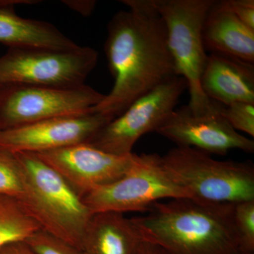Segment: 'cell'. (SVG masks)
<instances>
[{
    "label": "cell",
    "instance_id": "obj_19",
    "mask_svg": "<svg viewBox=\"0 0 254 254\" xmlns=\"http://www.w3.org/2000/svg\"><path fill=\"white\" fill-rule=\"evenodd\" d=\"M233 220L244 254H254V200L234 203Z\"/></svg>",
    "mask_w": 254,
    "mask_h": 254
},
{
    "label": "cell",
    "instance_id": "obj_8",
    "mask_svg": "<svg viewBox=\"0 0 254 254\" xmlns=\"http://www.w3.org/2000/svg\"><path fill=\"white\" fill-rule=\"evenodd\" d=\"M105 95L86 84L75 87L1 85V130L49 119L93 113Z\"/></svg>",
    "mask_w": 254,
    "mask_h": 254
},
{
    "label": "cell",
    "instance_id": "obj_26",
    "mask_svg": "<svg viewBox=\"0 0 254 254\" xmlns=\"http://www.w3.org/2000/svg\"><path fill=\"white\" fill-rule=\"evenodd\" d=\"M0 131H1V127H0Z\"/></svg>",
    "mask_w": 254,
    "mask_h": 254
},
{
    "label": "cell",
    "instance_id": "obj_1",
    "mask_svg": "<svg viewBox=\"0 0 254 254\" xmlns=\"http://www.w3.org/2000/svg\"><path fill=\"white\" fill-rule=\"evenodd\" d=\"M121 2L128 10L110 19L104 46L114 86L92 109L112 120L138 98L178 76L165 23L150 0Z\"/></svg>",
    "mask_w": 254,
    "mask_h": 254
},
{
    "label": "cell",
    "instance_id": "obj_23",
    "mask_svg": "<svg viewBox=\"0 0 254 254\" xmlns=\"http://www.w3.org/2000/svg\"><path fill=\"white\" fill-rule=\"evenodd\" d=\"M0 254H38L24 241L11 242L0 248Z\"/></svg>",
    "mask_w": 254,
    "mask_h": 254
},
{
    "label": "cell",
    "instance_id": "obj_10",
    "mask_svg": "<svg viewBox=\"0 0 254 254\" xmlns=\"http://www.w3.org/2000/svg\"><path fill=\"white\" fill-rule=\"evenodd\" d=\"M36 154L63 177L81 198L123 177L136 154L107 153L88 143H78Z\"/></svg>",
    "mask_w": 254,
    "mask_h": 254
},
{
    "label": "cell",
    "instance_id": "obj_15",
    "mask_svg": "<svg viewBox=\"0 0 254 254\" xmlns=\"http://www.w3.org/2000/svg\"><path fill=\"white\" fill-rule=\"evenodd\" d=\"M203 46L210 54H218L254 63V30L247 27L215 1L208 11L202 30Z\"/></svg>",
    "mask_w": 254,
    "mask_h": 254
},
{
    "label": "cell",
    "instance_id": "obj_6",
    "mask_svg": "<svg viewBox=\"0 0 254 254\" xmlns=\"http://www.w3.org/2000/svg\"><path fill=\"white\" fill-rule=\"evenodd\" d=\"M193 198L167 172L161 155H136L134 163L123 177L97 189L82 198L92 214L113 211H148L154 203L173 198ZM194 199V198H193Z\"/></svg>",
    "mask_w": 254,
    "mask_h": 254
},
{
    "label": "cell",
    "instance_id": "obj_21",
    "mask_svg": "<svg viewBox=\"0 0 254 254\" xmlns=\"http://www.w3.org/2000/svg\"><path fill=\"white\" fill-rule=\"evenodd\" d=\"M24 242L38 254H83L79 249L41 230Z\"/></svg>",
    "mask_w": 254,
    "mask_h": 254
},
{
    "label": "cell",
    "instance_id": "obj_5",
    "mask_svg": "<svg viewBox=\"0 0 254 254\" xmlns=\"http://www.w3.org/2000/svg\"><path fill=\"white\" fill-rule=\"evenodd\" d=\"M167 172L194 199L215 203L254 200L251 161L215 160L193 148L177 146L161 156Z\"/></svg>",
    "mask_w": 254,
    "mask_h": 254
},
{
    "label": "cell",
    "instance_id": "obj_11",
    "mask_svg": "<svg viewBox=\"0 0 254 254\" xmlns=\"http://www.w3.org/2000/svg\"><path fill=\"white\" fill-rule=\"evenodd\" d=\"M195 115L188 105L175 109L155 131L177 146L195 148L208 153L225 155L237 149L254 151V140L235 131L221 114V108Z\"/></svg>",
    "mask_w": 254,
    "mask_h": 254
},
{
    "label": "cell",
    "instance_id": "obj_9",
    "mask_svg": "<svg viewBox=\"0 0 254 254\" xmlns=\"http://www.w3.org/2000/svg\"><path fill=\"white\" fill-rule=\"evenodd\" d=\"M186 89V80L182 76L169 78L135 100L122 115L103 127L88 143L114 155L132 153L136 141L143 135L155 132L173 113Z\"/></svg>",
    "mask_w": 254,
    "mask_h": 254
},
{
    "label": "cell",
    "instance_id": "obj_22",
    "mask_svg": "<svg viewBox=\"0 0 254 254\" xmlns=\"http://www.w3.org/2000/svg\"><path fill=\"white\" fill-rule=\"evenodd\" d=\"M221 2L247 27L254 30V0H224Z\"/></svg>",
    "mask_w": 254,
    "mask_h": 254
},
{
    "label": "cell",
    "instance_id": "obj_2",
    "mask_svg": "<svg viewBox=\"0 0 254 254\" xmlns=\"http://www.w3.org/2000/svg\"><path fill=\"white\" fill-rule=\"evenodd\" d=\"M234 203L180 198L154 203L131 218L142 241L165 254H244L233 220Z\"/></svg>",
    "mask_w": 254,
    "mask_h": 254
},
{
    "label": "cell",
    "instance_id": "obj_3",
    "mask_svg": "<svg viewBox=\"0 0 254 254\" xmlns=\"http://www.w3.org/2000/svg\"><path fill=\"white\" fill-rule=\"evenodd\" d=\"M14 153L23 184L18 201L41 230L81 250L93 214L67 182L36 153Z\"/></svg>",
    "mask_w": 254,
    "mask_h": 254
},
{
    "label": "cell",
    "instance_id": "obj_17",
    "mask_svg": "<svg viewBox=\"0 0 254 254\" xmlns=\"http://www.w3.org/2000/svg\"><path fill=\"white\" fill-rule=\"evenodd\" d=\"M40 230L17 199L0 195V248L11 242L25 241Z\"/></svg>",
    "mask_w": 254,
    "mask_h": 254
},
{
    "label": "cell",
    "instance_id": "obj_13",
    "mask_svg": "<svg viewBox=\"0 0 254 254\" xmlns=\"http://www.w3.org/2000/svg\"><path fill=\"white\" fill-rule=\"evenodd\" d=\"M37 0H0V43L9 48H42L60 51L79 46L46 21L21 17L14 11L18 4H35Z\"/></svg>",
    "mask_w": 254,
    "mask_h": 254
},
{
    "label": "cell",
    "instance_id": "obj_12",
    "mask_svg": "<svg viewBox=\"0 0 254 254\" xmlns=\"http://www.w3.org/2000/svg\"><path fill=\"white\" fill-rule=\"evenodd\" d=\"M100 114L49 119L0 131V148L13 153H40L88 143L111 122Z\"/></svg>",
    "mask_w": 254,
    "mask_h": 254
},
{
    "label": "cell",
    "instance_id": "obj_20",
    "mask_svg": "<svg viewBox=\"0 0 254 254\" xmlns=\"http://www.w3.org/2000/svg\"><path fill=\"white\" fill-rule=\"evenodd\" d=\"M221 114L227 123L237 131L254 137V104L237 102L222 107Z\"/></svg>",
    "mask_w": 254,
    "mask_h": 254
},
{
    "label": "cell",
    "instance_id": "obj_4",
    "mask_svg": "<svg viewBox=\"0 0 254 254\" xmlns=\"http://www.w3.org/2000/svg\"><path fill=\"white\" fill-rule=\"evenodd\" d=\"M166 28L169 49L178 76L186 80L187 105L195 115L211 113L220 105L209 100L200 87L208 54L202 37L203 23L215 0H150Z\"/></svg>",
    "mask_w": 254,
    "mask_h": 254
},
{
    "label": "cell",
    "instance_id": "obj_7",
    "mask_svg": "<svg viewBox=\"0 0 254 254\" xmlns=\"http://www.w3.org/2000/svg\"><path fill=\"white\" fill-rule=\"evenodd\" d=\"M98 61V53L91 47L67 51L9 48L0 56V86H81Z\"/></svg>",
    "mask_w": 254,
    "mask_h": 254
},
{
    "label": "cell",
    "instance_id": "obj_16",
    "mask_svg": "<svg viewBox=\"0 0 254 254\" xmlns=\"http://www.w3.org/2000/svg\"><path fill=\"white\" fill-rule=\"evenodd\" d=\"M142 242L131 218L118 212L93 214L81 250L83 254H135Z\"/></svg>",
    "mask_w": 254,
    "mask_h": 254
},
{
    "label": "cell",
    "instance_id": "obj_25",
    "mask_svg": "<svg viewBox=\"0 0 254 254\" xmlns=\"http://www.w3.org/2000/svg\"><path fill=\"white\" fill-rule=\"evenodd\" d=\"M135 254H165L163 251L157 245L142 241Z\"/></svg>",
    "mask_w": 254,
    "mask_h": 254
},
{
    "label": "cell",
    "instance_id": "obj_14",
    "mask_svg": "<svg viewBox=\"0 0 254 254\" xmlns=\"http://www.w3.org/2000/svg\"><path fill=\"white\" fill-rule=\"evenodd\" d=\"M200 87L211 101L225 106L254 104V64L218 54H209L200 77Z\"/></svg>",
    "mask_w": 254,
    "mask_h": 254
},
{
    "label": "cell",
    "instance_id": "obj_18",
    "mask_svg": "<svg viewBox=\"0 0 254 254\" xmlns=\"http://www.w3.org/2000/svg\"><path fill=\"white\" fill-rule=\"evenodd\" d=\"M23 193L22 173L17 157L0 148V195L19 200Z\"/></svg>",
    "mask_w": 254,
    "mask_h": 254
},
{
    "label": "cell",
    "instance_id": "obj_24",
    "mask_svg": "<svg viewBox=\"0 0 254 254\" xmlns=\"http://www.w3.org/2000/svg\"><path fill=\"white\" fill-rule=\"evenodd\" d=\"M63 2L83 16L91 14L96 4L95 1H64Z\"/></svg>",
    "mask_w": 254,
    "mask_h": 254
}]
</instances>
